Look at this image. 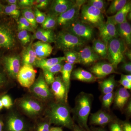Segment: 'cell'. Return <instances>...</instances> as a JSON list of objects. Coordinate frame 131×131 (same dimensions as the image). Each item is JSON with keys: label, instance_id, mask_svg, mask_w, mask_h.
Wrapping results in <instances>:
<instances>
[{"label": "cell", "instance_id": "1", "mask_svg": "<svg viewBox=\"0 0 131 131\" xmlns=\"http://www.w3.org/2000/svg\"><path fill=\"white\" fill-rule=\"evenodd\" d=\"M71 112L68 103L53 100L47 103L43 116L49 120L51 124L73 130L75 124L71 115Z\"/></svg>", "mask_w": 131, "mask_h": 131}, {"label": "cell", "instance_id": "2", "mask_svg": "<svg viewBox=\"0 0 131 131\" xmlns=\"http://www.w3.org/2000/svg\"><path fill=\"white\" fill-rule=\"evenodd\" d=\"M14 104L20 113L34 121L43 116L47 105L30 94L17 98Z\"/></svg>", "mask_w": 131, "mask_h": 131}, {"label": "cell", "instance_id": "3", "mask_svg": "<svg viewBox=\"0 0 131 131\" xmlns=\"http://www.w3.org/2000/svg\"><path fill=\"white\" fill-rule=\"evenodd\" d=\"M93 100V95L81 92L75 98L74 107L72 110L73 120L77 121L79 126L86 131H91L88 126V122Z\"/></svg>", "mask_w": 131, "mask_h": 131}, {"label": "cell", "instance_id": "4", "mask_svg": "<svg viewBox=\"0 0 131 131\" xmlns=\"http://www.w3.org/2000/svg\"><path fill=\"white\" fill-rule=\"evenodd\" d=\"M56 46L64 52L78 51L84 46L86 42L67 31L60 32L56 36Z\"/></svg>", "mask_w": 131, "mask_h": 131}, {"label": "cell", "instance_id": "5", "mask_svg": "<svg viewBox=\"0 0 131 131\" xmlns=\"http://www.w3.org/2000/svg\"><path fill=\"white\" fill-rule=\"evenodd\" d=\"M126 48V45L120 38L113 39L108 43L106 58L115 69H117L118 65L124 60Z\"/></svg>", "mask_w": 131, "mask_h": 131}, {"label": "cell", "instance_id": "6", "mask_svg": "<svg viewBox=\"0 0 131 131\" xmlns=\"http://www.w3.org/2000/svg\"><path fill=\"white\" fill-rule=\"evenodd\" d=\"M81 10L80 20L92 28H98L105 23L104 14L95 7L86 3Z\"/></svg>", "mask_w": 131, "mask_h": 131}, {"label": "cell", "instance_id": "7", "mask_svg": "<svg viewBox=\"0 0 131 131\" xmlns=\"http://www.w3.org/2000/svg\"><path fill=\"white\" fill-rule=\"evenodd\" d=\"M5 118L6 131H29L31 127L25 117L16 110L11 108Z\"/></svg>", "mask_w": 131, "mask_h": 131}, {"label": "cell", "instance_id": "8", "mask_svg": "<svg viewBox=\"0 0 131 131\" xmlns=\"http://www.w3.org/2000/svg\"><path fill=\"white\" fill-rule=\"evenodd\" d=\"M28 90L31 95L46 104L54 100L50 88L42 73Z\"/></svg>", "mask_w": 131, "mask_h": 131}, {"label": "cell", "instance_id": "9", "mask_svg": "<svg viewBox=\"0 0 131 131\" xmlns=\"http://www.w3.org/2000/svg\"><path fill=\"white\" fill-rule=\"evenodd\" d=\"M87 2L85 0H77L74 5L57 18L58 25L65 28L80 18L82 6Z\"/></svg>", "mask_w": 131, "mask_h": 131}, {"label": "cell", "instance_id": "10", "mask_svg": "<svg viewBox=\"0 0 131 131\" xmlns=\"http://www.w3.org/2000/svg\"><path fill=\"white\" fill-rule=\"evenodd\" d=\"M66 29L86 42L90 41L93 38L94 28L83 23L80 18L71 24Z\"/></svg>", "mask_w": 131, "mask_h": 131}, {"label": "cell", "instance_id": "11", "mask_svg": "<svg viewBox=\"0 0 131 131\" xmlns=\"http://www.w3.org/2000/svg\"><path fill=\"white\" fill-rule=\"evenodd\" d=\"M36 73L33 66L24 64L20 69L16 79L21 86L28 89L35 81Z\"/></svg>", "mask_w": 131, "mask_h": 131}, {"label": "cell", "instance_id": "12", "mask_svg": "<svg viewBox=\"0 0 131 131\" xmlns=\"http://www.w3.org/2000/svg\"><path fill=\"white\" fill-rule=\"evenodd\" d=\"M54 100L57 102L68 103L69 92L61 76L55 77L50 88Z\"/></svg>", "mask_w": 131, "mask_h": 131}, {"label": "cell", "instance_id": "13", "mask_svg": "<svg viewBox=\"0 0 131 131\" xmlns=\"http://www.w3.org/2000/svg\"><path fill=\"white\" fill-rule=\"evenodd\" d=\"M98 28L101 40L106 45L113 39L119 37L116 27L110 19L109 16L107 17V21L99 27Z\"/></svg>", "mask_w": 131, "mask_h": 131}, {"label": "cell", "instance_id": "14", "mask_svg": "<svg viewBox=\"0 0 131 131\" xmlns=\"http://www.w3.org/2000/svg\"><path fill=\"white\" fill-rule=\"evenodd\" d=\"M90 71L97 79L103 78L110 74L117 73L111 64L106 62L95 63L90 68Z\"/></svg>", "mask_w": 131, "mask_h": 131}, {"label": "cell", "instance_id": "15", "mask_svg": "<svg viewBox=\"0 0 131 131\" xmlns=\"http://www.w3.org/2000/svg\"><path fill=\"white\" fill-rule=\"evenodd\" d=\"M78 52L80 63L83 65L86 66L91 65L95 63L101 59L90 46L83 47Z\"/></svg>", "mask_w": 131, "mask_h": 131}, {"label": "cell", "instance_id": "16", "mask_svg": "<svg viewBox=\"0 0 131 131\" xmlns=\"http://www.w3.org/2000/svg\"><path fill=\"white\" fill-rule=\"evenodd\" d=\"M4 64L8 74L12 79H16L20 68V58L18 56H10L4 59Z\"/></svg>", "mask_w": 131, "mask_h": 131}, {"label": "cell", "instance_id": "17", "mask_svg": "<svg viewBox=\"0 0 131 131\" xmlns=\"http://www.w3.org/2000/svg\"><path fill=\"white\" fill-rule=\"evenodd\" d=\"M76 2L75 0H56L52 3L49 14L57 18L71 8Z\"/></svg>", "mask_w": 131, "mask_h": 131}, {"label": "cell", "instance_id": "18", "mask_svg": "<svg viewBox=\"0 0 131 131\" xmlns=\"http://www.w3.org/2000/svg\"><path fill=\"white\" fill-rule=\"evenodd\" d=\"M114 120V118L112 115L103 110H100L91 114L90 117V124L100 126H104L110 124Z\"/></svg>", "mask_w": 131, "mask_h": 131}, {"label": "cell", "instance_id": "19", "mask_svg": "<svg viewBox=\"0 0 131 131\" xmlns=\"http://www.w3.org/2000/svg\"><path fill=\"white\" fill-rule=\"evenodd\" d=\"M130 93L127 90L121 87L115 93L114 103L118 109L122 111L130 100Z\"/></svg>", "mask_w": 131, "mask_h": 131}, {"label": "cell", "instance_id": "20", "mask_svg": "<svg viewBox=\"0 0 131 131\" xmlns=\"http://www.w3.org/2000/svg\"><path fill=\"white\" fill-rule=\"evenodd\" d=\"M32 47L37 55V59L46 58L51 54L53 49L50 43L40 41L34 43Z\"/></svg>", "mask_w": 131, "mask_h": 131}, {"label": "cell", "instance_id": "21", "mask_svg": "<svg viewBox=\"0 0 131 131\" xmlns=\"http://www.w3.org/2000/svg\"><path fill=\"white\" fill-rule=\"evenodd\" d=\"M15 44V40L12 33L7 28L0 26V47L9 49Z\"/></svg>", "mask_w": 131, "mask_h": 131}, {"label": "cell", "instance_id": "22", "mask_svg": "<svg viewBox=\"0 0 131 131\" xmlns=\"http://www.w3.org/2000/svg\"><path fill=\"white\" fill-rule=\"evenodd\" d=\"M119 37L124 40L126 46H130L131 44V25L127 20L122 24L115 25Z\"/></svg>", "mask_w": 131, "mask_h": 131}, {"label": "cell", "instance_id": "23", "mask_svg": "<svg viewBox=\"0 0 131 131\" xmlns=\"http://www.w3.org/2000/svg\"><path fill=\"white\" fill-rule=\"evenodd\" d=\"M71 75L74 80L85 82H94L96 81L97 79L90 72L82 68H78L73 70Z\"/></svg>", "mask_w": 131, "mask_h": 131}, {"label": "cell", "instance_id": "24", "mask_svg": "<svg viewBox=\"0 0 131 131\" xmlns=\"http://www.w3.org/2000/svg\"><path fill=\"white\" fill-rule=\"evenodd\" d=\"M34 39L44 43H55L56 36L52 30H45L41 28L38 29L33 36Z\"/></svg>", "mask_w": 131, "mask_h": 131}, {"label": "cell", "instance_id": "25", "mask_svg": "<svg viewBox=\"0 0 131 131\" xmlns=\"http://www.w3.org/2000/svg\"><path fill=\"white\" fill-rule=\"evenodd\" d=\"M131 2H128L125 6L119 12L113 16H109V17L115 25L122 24L127 20V16L131 12Z\"/></svg>", "mask_w": 131, "mask_h": 131}, {"label": "cell", "instance_id": "26", "mask_svg": "<svg viewBox=\"0 0 131 131\" xmlns=\"http://www.w3.org/2000/svg\"><path fill=\"white\" fill-rule=\"evenodd\" d=\"M64 57L53 58H44L37 59L34 66L40 68L42 70L48 69L55 64L65 61Z\"/></svg>", "mask_w": 131, "mask_h": 131}, {"label": "cell", "instance_id": "27", "mask_svg": "<svg viewBox=\"0 0 131 131\" xmlns=\"http://www.w3.org/2000/svg\"><path fill=\"white\" fill-rule=\"evenodd\" d=\"M22 57L23 65L26 64L34 66L37 59V55L31 45L24 50L22 53Z\"/></svg>", "mask_w": 131, "mask_h": 131}, {"label": "cell", "instance_id": "28", "mask_svg": "<svg viewBox=\"0 0 131 131\" xmlns=\"http://www.w3.org/2000/svg\"><path fill=\"white\" fill-rule=\"evenodd\" d=\"M91 48L101 58H106L107 45L100 39H94Z\"/></svg>", "mask_w": 131, "mask_h": 131}, {"label": "cell", "instance_id": "29", "mask_svg": "<svg viewBox=\"0 0 131 131\" xmlns=\"http://www.w3.org/2000/svg\"><path fill=\"white\" fill-rule=\"evenodd\" d=\"M116 85L114 75L111 76L100 83L101 90L103 95L113 92Z\"/></svg>", "mask_w": 131, "mask_h": 131}, {"label": "cell", "instance_id": "30", "mask_svg": "<svg viewBox=\"0 0 131 131\" xmlns=\"http://www.w3.org/2000/svg\"><path fill=\"white\" fill-rule=\"evenodd\" d=\"M73 66L70 64L66 63L64 64L62 70L61 71L62 80L65 84L67 90L69 92L70 88V80L71 74L73 70Z\"/></svg>", "mask_w": 131, "mask_h": 131}, {"label": "cell", "instance_id": "31", "mask_svg": "<svg viewBox=\"0 0 131 131\" xmlns=\"http://www.w3.org/2000/svg\"><path fill=\"white\" fill-rule=\"evenodd\" d=\"M34 121L32 131H49L51 124L46 117L43 116Z\"/></svg>", "mask_w": 131, "mask_h": 131}, {"label": "cell", "instance_id": "32", "mask_svg": "<svg viewBox=\"0 0 131 131\" xmlns=\"http://www.w3.org/2000/svg\"><path fill=\"white\" fill-rule=\"evenodd\" d=\"M128 2L126 0H114L106 10V14L108 15H115L123 8Z\"/></svg>", "mask_w": 131, "mask_h": 131}, {"label": "cell", "instance_id": "33", "mask_svg": "<svg viewBox=\"0 0 131 131\" xmlns=\"http://www.w3.org/2000/svg\"><path fill=\"white\" fill-rule=\"evenodd\" d=\"M22 13L23 16L31 24L33 28L35 29L37 28V24L35 20L34 12L30 8H25L22 10Z\"/></svg>", "mask_w": 131, "mask_h": 131}, {"label": "cell", "instance_id": "34", "mask_svg": "<svg viewBox=\"0 0 131 131\" xmlns=\"http://www.w3.org/2000/svg\"><path fill=\"white\" fill-rule=\"evenodd\" d=\"M65 61L66 63L74 66L75 64L80 63L79 55L78 51H71L64 52Z\"/></svg>", "mask_w": 131, "mask_h": 131}, {"label": "cell", "instance_id": "35", "mask_svg": "<svg viewBox=\"0 0 131 131\" xmlns=\"http://www.w3.org/2000/svg\"><path fill=\"white\" fill-rule=\"evenodd\" d=\"M57 18L49 14L46 15V18L44 23L42 24V28L45 30H52L56 26Z\"/></svg>", "mask_w": 131, "mask_h": 131}, {"label": "cell", "instance_id": "36", "mask_svg": "<svg viewBox=\"0 0 131 131\" xmlns=\"http://www.w3.org/2000/svg\"><path fill=\"white\" fill-rule=\"evenodd\" d=\"M115 93L114 92L103 94L101 98L103 108L109 109L114 100Z\"/></svg>", "mask_w": 131, "mask_h": 131}, {"label": "cell", "instance_id": "37", "mask_svg": "<svg viewBox=\"0 0 131 131\" xmlns=\"http://www.w3.org/2000/svg\"><path fill=\"white\" fill-rule=\"evenodd\" d=\"M5 12L6 14L12 16L15 19H18L20 12L16 5H9L6 6L5 8Z\"/></svg>", "mask_w": 131, "mask_h": 131}, {"label": "cell", "instance_id": "38", "mask_svg": "<svg viewBox=\"0 0 131 131\" xmlns=\"http://www.w3.org/2000/svg\"><path fill=\"white\" fill-rule=\"evenodd\" d=\"M18 29L19 31L26 30L33 32H35V29L33 28L31 24L23 16L19 19Z\"/></svg>", "mask_w": 131, "mask_h": 131}, {"label": "cell", "instance_id": "39", "mask_svg": "<svg viewBox=\"0 0 131 131\" xmlns=\"http://www.w3.org/2000/svg\"><path fill=\"white\" fill-rule=\"evenodd\" d=\"M87 4L92 6L106 14V2L103 0H89L87 1Z\"/></svg>", "mask_w": 131, "mask_h": 131}, {"label": "cell", "instance_id": "40", "mask_svg": "<svg viewBox=\"0 0 131 131\" xmlns=\"http://www.w3.org/2000/svg\"><path fill=\"white\" fill-rule=\"evenodd\" d=\"M18 38L23 45H26L30 42V35L28 31L21 30L19 31L18 34Z\"/></svg>", "mask_w": 131, "mask_h": 131}, {"label": "cell", "instance_id": "41", "mask_svg": "<svg viewBox=\"0 0 131 131\" xmlns=\"http://www.w3.org/2000/svg\"><path fill=\"white\" fill-rule=\"evenodd\" d=\"M3 107L6 109H10L14 106L13 102L11 96L7 94L3 95L1 98Z\"/></svg>", "mask_w": 131, "mask_h": 131}, {"label": "cell", "instance_id": "42", "mask_svg": "<svg viewBox=\"0 0 131 131\" xmlns=\"http://www.w3.org/2000/svg\"><path fill=\"white\" fill-rule=\"evenodd\" d=\"M34 13L37 23L38 24H43L46 18V15L45 14L41 12L37 8H35Z\"/></svg>", "mask_w": 131, "mask_h": 131}, {"label": "cell", "instance_id": "43", "mask_svg": "<svg viewBox=\"0 0 131 131\" xmlns=\"http://www.w3.org/2000/svg\"><path fill=\"white\" fill-rule=\"evenodd\" d=\"M7 81L5 75L0 71V93H4L9 89L7 88Z\"/></svg>", "mask_w": 131, "mask_h": 131}, {"label": "cell", "instance_id": "44", "mask_svg": "<svg viewBox=\"0 0 131 131\" xmlns=\"http://www.w3.org/2000/svg\"><path fill=\"white\" fill-rule=\"evenodd\" d=\"M43 74L46 83L48 85H51L55 80V75L52 74L46 69H43Z\"/></svg>", "mask_w": 131, "mask_h": 131}, {"label": "cell", "instance_id": "45", "mask_svg": "<svg viewBox=\"0 0 131 131\" xmlns=\"http://www.w3.org/2000/svg\"><path fill=\"white\" fill-rule=\"evenodd\" d=\"M63 62H61L53 66L48 69H45L47 70L52 74L55 75L56 74L61 72L63 67Z\"/></svg>", "mask_w": 131, "mask_h": 131}, {"label": "cell", "instance_id": "46", "mask_svg": "<svg viewBox=\"0 0 131 131\" xmlns=\"http://www.w3.org/2000/svg\"><path fill=\"white\" fill-rule=\"evenodd\" d=\"M110 131H123L121 123L115 119L110 123Z\"/></svg>", "mask_w": 131, "mask_h": 131}, {"label": "cell", "instance_id": "47", "mask_svg": "<svg viewBox=\"0 0 131 131\" xmlns=\"http://www.w3.org/2000/svg\"><path fill=\"white\" fill-rule=\"evenodd\" d=\"M118 82L120 84L122 85L123 88L127 90H131V82H129L128 80L124 78L122 75H121L120 80Z\"/></svg>", "mask_w": 131, "mask_h": 131}, {"label": "cell", "instance_id": "48", "mask_svg": "<svg viewBox=\"0 0 131 131\" xmlns=\"http://www.w3.org/2000/svg\"><path fill=\"white\" fill-rule=\"evenodd\" d=\"M50 1L48 0H37L35 2L36 8L38 9H44L49 5Z\"/></svg>", "mask_w": 131, "mask_h": 131}, {"label": "cell", "instance_id": "49", "mask_svg": "<svg viewBox=\"0 0 131 131\" xmlns=\"http://www.w3.org/2000/svg\"><path fill=\"white\" fill-rule=\"evenodd\" d=\"M121 69L123 71L129 74H131V63L130 62H124L121 66Z\"/></svg>", "mask_w": 131, "mask_h": 131}, {"label": "cell", "instance_id": "50", "mask_svg": "<svg viewBox=\"0 0 131 131\" xmlns=\"http://www.w3.org/2000/svg\"><path fill=\"white\" fill-rule=\"evenodd\" d=\"M34 1L33 0H20L19 1V4L21 6L27 7L32 6L35 3Z\"/></svg>", "mask_w": 131, "mask_h": 131}, {"label": "cell", "instance_id": "51", "mask_svg": "<svg viewBox=\"0 0 131 131\" xmlns=\"http://www.w3.org/2000/svg\"><path fill=\"white\" fill-rule=\"evenodd\" d=\"M121 124L123 131H131V124L130 122H124Z\"/></svg>", "mask_w": 131, "mask_h": 131}, {"label": "cell", "instance_id": "52", "mask_svg": "<svg viewBox=\"0 0 131 131\" xmlns=\"http://www.w3.org/2000/svg\"><path fill=\"white\" fill-rule=\"evenodd\" d=\"M125 112L127 116L130 117L131 114V101L129 100L125 107Z\"/></svg>", "mask_w": 131, "mask_h": 131}, {"label": "cell", "instance_id": "53", "mask_svg": "<svg viewBox=\"0 0 131 131\" xmlns=\"http://www.w3.org/2000/svg\"><path fill=\"white\" fill-rule=\"evenodd\" d=\"M126 56L129 60H131V51L129 49H126L124 53V56Z\"/></svg>", "mask_w": 131, "mask_h": 131}, {"label": "cell", "instance_id": "54", "mask_svg": "<svg viewBox=\"0 0 131 131\" xmlns=\"http://www.w3.org/2000/svg\"><path fill=\"white\" fill-rule=\"evenodd\" d=\"M73 131H86L80 127L79 126L75 124L73 130Z\"/></svg>", "mask_w": 131, "mask_h": 131}, {"label": "cell", "instance_id": "55", "mask_svg": "<svg viewBox=\"0 0 131 131\" xmlns=\"http://www.w3.org/2000/svg\"><path fill=\"white\" fill-rule=\"evenodd\" d=\"M4 127V122L3 118L0 116V131H3Z\"/></svg>", "mask_w": 131, "mask_h": 131}, {"label": "cell", "instance_id": "56", "mask_svg": "<svg viewBox=\"0 0 131 131\" xmlns=\"http://www.w3.org/2000/svg\"><path fill=\"white\" fill-rule=\"evenodd\" d=\"M49 131H63L62 127H51Z\"/></svg>", "mask_w": 131, "mask_h": 131}, {"label": "cell", "instance_id": "57", "mask_svg": "<svg viewBox=\"0 0 131 131\" xmlns=\"http://www.w3.org/2000/svg\"><path fill=\"white\" fill-rule=\"evenodd\" d=\"M8 5H16L17 4V1L16 0H8L7 1Z\"/></svg>", "mask_w": 131, "mask_h": 131}, {"label": "cell", "instance_id": "58", "mask_svg": "<svg viewBox=\"0 0 131 131\" xmlns=\"http://www.w3.org/2000/svg\"><path fill=\"white\" fill-rule=\"evenodd\" d=\"M124 78H125L127 80H128L129 82H131V75H124L122 74Z\"/></svg>", "mask_w": 131, "mask_h": 131}, {"label": "cell", "instance_id": "59", "mask_svg": "<svg viewBox=\"0 0 131 131\" xmlns=\"http://www.w3.org/2000/svg\"><path fill=\"white\" fill-rule=\"evenodd\" d=\"M131 12H130L129 13H128V14H127V16L126 17V19L127 20V19L129 20H131Z\"/></svg>", "mask_w": 131, "mask_h": 131}, {"label": "cell", "instance_id": "60", "mask_svg": "<svg viewBox=\"0 0 131 131\" xmlns=\"http://www.w3.org/2000/svg\"><path fill=\"white\" fill-rule=\"evenodd\" d=\"M3 105L1 99H0V111H1V110H2V109L3 108Z\"/></svg>", "mask_w": 131, "mask_h": 131}, {"label": "cell", "instance_id": "61", "mask_svg": "<svg viewBox=\"0 0 131 131\" xmlns=\"http://www.w3.org/2000/svg\"><path fill=\"white\" fill-rule=\"evenodd\" d=\"M93 131H106L105 130L102 129H94Z\"/></svg>", "mask_w": 131, "mask_h": 131}, {"label": "cell", "instance_id": "62", "mask_svg": "<svg viewBox=\"0 0 131 131\" xmlns=\"http://www.w3.org/2000/svg\"><path fill=\"white\" fill-rule=\"evenodd\" d=\"M1 11V3H0V12Z\"/></svg>", "mask_w": 131, "mask_h": 131}]
</instances>
